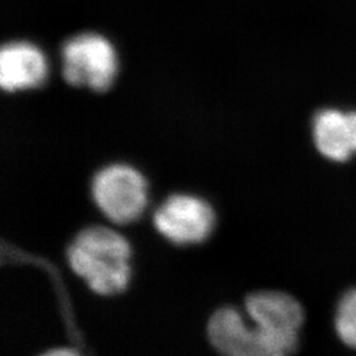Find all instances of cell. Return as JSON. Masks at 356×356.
I'll return each mask as SVG.
<instances>
[{"mask_svg": "<svg viewBox=\"0 0 356 356\" xmlns=\"http://www.w3.org/2000/svg\"><path fill=\"white\" fill-rule=\"evenodd\" d=\"M66 254L73 272L86 281L92 292L113 296L126 289L131 248L114 229L91 226L79 231Z\"/></svg>", "mask_w": 356, "mask_h": 356, "instance_id": "cell-1", "label": "cell"}, {"mask_svg": "<svg viewBox=\"0 0 356 356\" xmlns=\"http://www.w3.org/2000/svg\"><path fill=\"white\" fill-rule=\"evenodd\" d=\"M91 194L99 210L118 225L132 223L147 206V182L136 169L124 164L104 166L92 179Z\"/></svg>", "mask_w": 356, "mask_h": 356, "instance_id": "cell-3", "label": "cell"}, {"mask_svg": "<svg viewBox=\"0 0 356 356\" xmlns=\"http://www.w3.org/2000/svg\"><path fill=\"white\" fill-rule=\"evenodd\" d=\"M48 76L44 53L31 42L16 41L0 51V85L6 91L33 89Z\"/></svg>", "mask_w": 356, "mask_h": 356, "instance_id": "cell-7", "label": "cell"}, {"mask_svg": "<svg viewBox=\"0 0 356 356\" xmlns=\"http://www.w3.org/2000/svg\"><path fill=\"white\" fill-rule=\"evenodd\" d=\"M116 72V51L107 38L97 33H81L65 42L63 74L69 85L103 91L111 86Z\"/></svg>", "mask_w": 356, "mask_h": 356, "instance_id": "cell-4", "label": "cell"}, {"mask_svg": "<svg viewBox=\"0 0 356 356\" xmlns=\"http://www.w3.org/2000/svg\"><path fill=\"white\" fill-rule=\"evenodd\" d=\"M245 309L254 325L281 338L298 341L304 309L282 292H256L245 298Z\"/></svg>", "mask_w": 356, "mask_h": 356, "instance_id": "cell-6", "label": "cell"}, {"mask_svg": "<svg viewBox=\"0 0 356 356\" xmlns=\"http://www.w3.org/2000/svg\"><path fill=\"white\" fill-rule=\"evenodd\" d=\"M207 335L223 356H289L298 341L281 338L259 327L248 326L234 307H222L211 316Z\"/></svg>", "mask_w": 356, "mask_h": 356, "instance_id": "cell-2", "label": "cell"}, {"mask_svg": "<svg viewBox=\"0 0 356 356\" xmlns=\"http://www.w3.org/2000/svg\"><path fill=\"white\" fill-rule=\"evenodd\" d=\"M313 134L319 152L329 160L342 163L354 154L347 127V116L341 111H321L314 119Z\"/></svg>", "mask_w": 356, "mask_h": 356, "instance_id": "cell-8", "label": "cell"}, {"mask_svg": "<svg viewBox=\"0 0 356 356\" xmlns=\"http://www.w3.org/2000/svg\"><path fill=\"white\" fill-rule=\"evenodd\" d=\"M347 116V127H348V134L351 139V145L354 153H356V113H350L346 114Z\"/></svg>", "mask_w": 356, "mask_h": 356, "instance_id": "cell-10", "label": "cell"}, {"mask_svg": "<svg viewBox=\"0 0 356 356\" xmlns=\"http://www.w3.org/2000/svg\"><path fill=\"white\" fill-rule=\"evenodd\" d=\"M38 356H81L72 348H51Z\"/></svg>", "mask_w": 356, "mask_h": 356, "instance_id": "cell-11", "label": "cell"}, {"mask_svg": "<svg viewBox=\"0 0 356 356\" xmlns=\"http://www.w3.org/2000/svg\"><path fill=\"white\" fill-rule=\"evenodd\" d=\"M335 329L341 341L356 350V289L344 294L337 309Z\"/></svg>", "mask_w": 356, "mask_h": 356, "instance_id": "cell-9", "label": "cell"}, {"mask_svg": "<svg viewBox=\"0 0 356 356\" xmlns=\"http://www.w3.org/2000/svg\"><path fill=\"white\" fill-rule=\"evenodd\" d=\"M156 229L169 242L178 245L206 241L216 225L211 206L200 197L173 194L153 214Z\"/></svg>", "mask_w": 356, "mask_h": 356, "instance_id": "cell-5", "label": "cell"}]
</instances>
